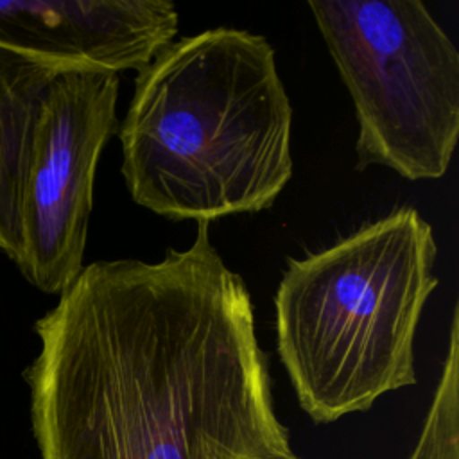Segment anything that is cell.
<instances>
[{
    "label": "cell",
    "instance_id": "6da1fadb",
    "mask_svg": "<svg viewBox=\"0 0 459 459\" xmlns=\"http://www.w3.org/2000/svg\"><path fill=\"white\" fill-rule=\"evenodd\" d=\"M197 222L160 262L97 260L34 325L41 459H262L290 450L244 280Z\"/></svg>",
    "mask_w": 459,
    "mask_h": 459
},
{
    "label": "cell",
    "instance_id": "7a4b0ae2",
    "mask_svg": "<svg viewBox=\"0 0 459 459\" xmlns=\"http://www.w3.org/2000/svg\"><path fill=\"white\" fill-rule=\"evenodd\" d=\"M292 108L271 43L217 27L138 72L117 127L131 199L170 221L262 212L292 178Z\"/></svg>",
    "mask_w": 459,
    "mask_h": 459
},
{
    "label": "cell",
    "instance_id": "3957f363",
    "mask_svg": "<svg viewBox=\"0 0 459 459\" xmlns=\"http://www.w3.org/2000/svg\"><path fill=\"white\" fill-rule=\"evenodd\" d=\"M432 226L411 206L289 258L274 294L276 350L317 423L416 384L414 339L437 287Z\"/></svg>",
    "mask_w": 459,
    "mask_h": 459
},
{
    "label": "cell",
    "instance_id": "277c9868",
    "mask_svg": "<svg viewBox=\"0 0 459 459\" xmlns=\"http://www.w3.org/2000/svg\"><path fill=\"white\" fill-rule=\"evenodd\" d=\"M350 91L359 169L439 179L459 140V52L420 0L308 2Z\"/></svg>",
    "mask_w": 459,
    "mask_h": 459
},
{
    "label": "cell",
    "instance_id": "5b68a950",
    "mask_svg": "<svg viewBox=\"0 0 459 459\" xmlns=\"http://www.w3.org/2000/svg\"><path fill=\"white\" fill-rule=\"evenodd\" d=\"M118 86L117 74L66 72L39 99L18 195L13 262L45 294H61L84 267L95 170L118 127Z\"/></svg>",
    "mask_w": 459,
    "mask_h": 459
},
{
    "label": "cell",
    "instance_id": "8992f818",
    "mask_svg": "<svg viewBox=\"0 0 459 459\" xmlns=\"http://www.w3.org/2000/svg\"><path fill=\"white\" fill-rule=\"evenodd\" d=\"M178 25L167 0H0V47L68 72H142Z\"/></svg>",
    "mask_w": 459,
    "mask_h": 459
},
{
    "label": "cell",
    "instance_id": "52a82bcc",
    "mask_svg": "<svg viewBox=\"0 0 459 459\" xmlns=\"http://www.w3.org/2000/svg\"><path fill=\"white\" fill-rule=\"evenodd\" d=\"M59 65L0 47V253H16L18 195L29 140L45 88Z\"/></svg>",
    "mask_w": 459,
    "mask_h": 459
},
{
    "label": "cell",
    "instance_id": "ba28073f",
    "mask_svg": "<svg viewBox=\"0 0 459 459\" xmlns=\"http://www.w3.org/2000/svg\"><path fill=\"white\" fill-rule=\"evenodd\" d=\"M411 459H459V305H454L448 348L432 403Z\"/></svg>",
    "mask_w": 459,
    "mask_h": 459
},
{
    "label": "cell",
    "instance_id": "9c48e42d",
    "mask_svg": "<svg viewBox=\"0 0 459 459\" xmlns=\"http://www.w3.org/2000/svg\"><path fill=\"white\" fill-rule=\"evenodd\" d=\"M262 459H301V457H298L292 450H287V452L274 454V455H267V457H262Z\"/></svg>",
    "mask_w": 459,
    "mask_h": 459
}]
</instances>
